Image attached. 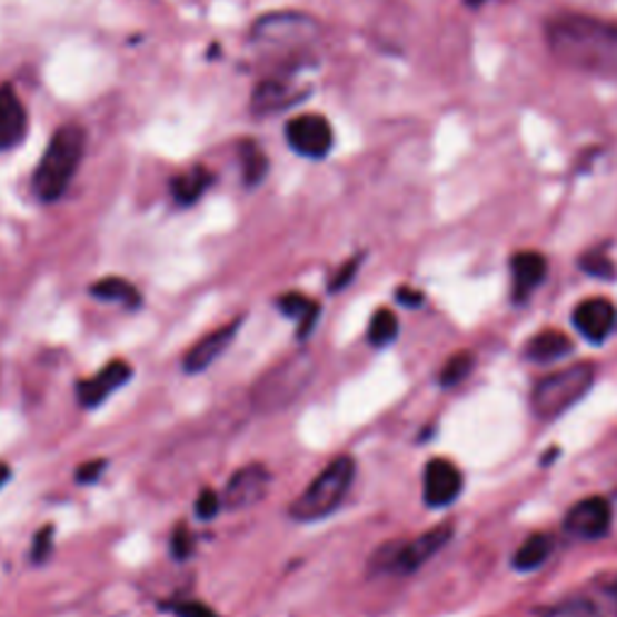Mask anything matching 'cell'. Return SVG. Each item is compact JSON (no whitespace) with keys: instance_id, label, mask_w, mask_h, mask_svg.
Masks as SVG:
<instances>
[{"instance_id":"obj_1","label":"cell","mask_w":617,"mask_h":617,"mask_svg":"<svg viewBox=\"0 0 617 617\" xmlns=\"http://www.w3.org/2000/svg\"><path fill=\"white\" fill-rule=\"evenodd\" d=\"M545 37L557 61L617 82V24L586 16H565L548 22Z\"/></svg>"},{"instance_id":"obj_2","label":"cell","mask_w":617,"mask_h":617,"mask_svg":"<svg viewBox=\"0 0 617 617\" xmlns=\"http://www.w3.org/2000/svg\"><path fill=\"white\" fill-rule=\"evenodd\" d=\"M84 142H88V136L76 123H68L53 133L32 179V189L39 200L53 203L66 193L82 162Z\"/></svg>"},{"instance_id":"obj_3","label":"cell","mask_w":617,"mask_h":617,"mask_svg":"<svg viewBox=\"0 0 617 617\" xmlns=\"http://www.w3.org/2000/svg\"><path fill=\"white\" fill-rule=\"evenodd\" d=\"M355 480V461L350 456H338L336 461L328 464L314 482L301 492L290 507V516L301 524L321 521L331 516L342 499L348 497Z\"/></svg>"},{"instance_id":"obj_4","label":"cell","mask_w":617,"mask_h":617,"mask_svg":"<svg viewBox=\"0 0 617 617\" xmlns=\"http://www.w3.org/2000/svg\"><path fill=\"white\" fill-rule=\"evenodd\" d=\"M314 377V360L309 352H299L287 357L285 362L276 365L258 379L251 391V404L256 412L272 415L278 410L290 408L295 400L307 391Z\"/></svg>"},{"instance_id":"obj_5","label":"cell","mask_w":617,"mask_h":617,"mask_svg":"<svg viewBox=\"0 0 617 617\" xmlns=\"http://www.w3.org/2000/svg\"><path fill=\"white\" fill-rule=\"evenodd\" d=\"M594 379V365H571L538 381L534 394H530V408H534L536 418L555 420L559 415H565L591 391Z\"/></svg>"},{"instance_id":"obj_6","label":"cell","mask_w":617,"mask_h":617,"mask_svg":"<svg viewBox=\"0 0 617 617\" xmlns=\"http://www.w3.org/2000/svg\"><path fill=\"white\" fill-rule=\"evenodd\" d=\"M449 540H451V526H437L425 530L422 536L412 540L386 543L375 553V557H371V567L379 571L412 574L422 565H427Z\"/></svg>"},{"instance_id":"obj_7","label":"cell","mask_w":617,"mask_h":617,"mask_svg":"<svg viewBox=\"0 0 617 617\" xmlns=\"http://www.w3.org/2000/svg\"><path fill=\"white\" fill-rule=\"evenodd\" d=\"M317 32L319 27L309 16H301V12H272V16L258 18L251 39L256 47L266 51H287L309 44Z\"/></svg>"},{"instance_id":"obj_8","label":"cell","mask_w":617,"mask_h":617,"mask_svg":"<svg viewBox=\"0 0 617 617\" xmlns=\"http://www.w3.org/2000/svg\"><path fill=\"white\" fill-rule=\"evenodd\" d=\"M287 142L295 152L321 160L334 148V128L321 113H301L287 123Z\"/></svg>"},{"instance_id":"obj_9","label":"cell","mask_w":617,"mask_h":617,"mask_svg":"<svg viewBox=\"0 0 617 617\" xmlns=\"http://www.w3.org/2000/svg\"><path fill=\"white\" fill-rule=\"evenodd\" d=\"M270 472L261 464H249L239 468L232 478H229L225 492H222V509L227 511H243L256 507L268 492Z\"/></svg>"},{"instance_id":"obj_10","label":"cell","mask_w":617,"mask_h":617,"mask_svg":"<svg viewBox=\"0 0 617 617\" xmlns=\"http://www.w3.org/2000/svg\"><path fill=\"white\" fill-rule=\"evenodd\" d=\"M613 524V507L603 497H586L574 505L565 516V530L577 538L596 540L603 538L610 530Z\"/></svg>"},{"instance_id":"obj_11","label":"cell","mask_w":617,"mask_h":617,"mask_svg":"<svg viewBox=\"0 0 617 617\" xmlns=\"http://www.w3.org/2000/svg\"><path fill=\"white\" fill-rule=\"evenodd\" d=\"M425 501L429 507H449L464 490V472L447 458H435L425 466Z\"/></svg>"},{"instance_id":"obj_12","label":"cell","mask_w":617,"mask_h":617,"mask_svg":"<svg viewBox=\"0 0 617 617\" xmlns=\"http://www.w3.org/2000/svg\"><path fill=\"white\" fill-rule=\"evenodd\" d=\"M309 88H301L299 76H272L256 84L251 109L258 117L292 107L297 99H305Z\"/></svg>"},{"instance_id":"obj_13","label":"cell","mask_w":617,"mask_h":617,"mask_svg":"<svg viewBox=\"0 0 617 617\" xmlns=\"http://www.w3.org/2000/svg\"><path fill=\"white\" fill-rule=\"evenodd\" d=\"M571 321L581 338H586L588 342H603L613 334L617 324V311L608 299L591 297L574 309Z\"/></svg>"},{"instance_id":"obj_14","label":"cell","mask_w":617,"mask_h":617,"mask_svg":"<svg viewBox=\"0 0 617 617\" xmlns=\"http://www.w3.org/2000/svg\"><path fill=\"white\" fill-rule=\"evenodd\" d=\"M133 377V369L123 360H113L107 367L97 371L92 379H84L78 384V398L84 408H97L102 406L105 400L119 391L121 386H126Z\"/></svg>"},{"instance_id":"obj_15","label":"cell","mask_w":617,"mask_h":617,"mask_svg":"<svg viewBox=\"0 0 617 617\" xmlns=\"http://www.w3.org/2000/svg\"><path fill=\"white\" fill-rule=\"evenodd\" d=\"M239 326H241V317L235 319L232 324L218 328V331L208 334L206 338H200L196 346L189 352H186V357H183L186 375H200V371H206L208 367H212L215 360H218V357L229 346H232V340L237 338Z\"/></svg>"},{"instance_id":"obj_16","label":"cell","mask_w":617,"mask_h":617,"mask_svg":"<svg viewBox=\"0 0 617 617\" xmlns=\"http://www.w3.org/2000/svg\"><path fill=\"white\" fill-rule=\"evenodd\" d=\"M27 133V111L12 88H0V152L16 148Z\"/></svg>"},{"instance_id":"obj_17","label":"cell","mask_w":617,"mask_h":617,"mask_svg":"<svg viewBox=\"0 0 617 617\" xmlns=\"http://www.w3.org/2000/svg\"><path fill=\"white\" fill-rule=\"evenodd\" d=\"M548 276V261L536 251H521L511 258V278H514V297L524 299Z\"/></svg>"},{"instance_id":"obj_18","label":"cell","mask_w":617,"mask_h":617,"mask_svg":"<svg viewBox=\"0 0 617 617\" xmlns=\"http://www.w3.org/2000/svg\"><path fill=\"white\" fill-rule=\"evenodd\" d=\"M571 340L559 331H540L526 342L524 355L530 362H553L571 352Z\"/></svg>"},{"instance_id":"obj_19","label":"cell","mask_w":617,"mask_h":617,"mask_svg":"<svg viewBox=\"0 0 617 617\" xmlns=\"http://www.w3.org/2000/svg\"><path fill=\"white\" fill-rule=\"evenodd\" d=\"M553 550H555V538L550 534H534L519 545V550L514 553L511 565L519 571H534L540 565L548 563Z\"/></svg>"},{"instance_id":"obj_20","label":"cell","mask_w":617,"mask_h":617,"mask_svg":"<svg viewBox=\"0 0 617 617\" xmlns=\"http://www.w3.org/2000/svg\"><path fill=\"white\" fill-rule=\"evenodd\" d=\"M278 307L282 309V314H287V317L299 319V331H297L299 338H307L314 331V326H317V319L321 314L319 305H314L309 297L299 295V292L282 295L278 299Z\"/></svg>"},{"instance_id":"obj_21","label":"cell","mask_w":617,"mask_h":617,"mask_svg":"<svg viewBox=\"0 0 617 617\" xmlns=\"http://www.w3.org/2000/svg\"><path fill=\"white\" fill-rule=\"evenodd\" d=\"M210 183H212V175L208 169H193L171 181V193H175L177 203L191 206L208 191Z\"/></svg>"},{"instance_id":"obj_22","label":"cell","mask_w":617,"mask_h":617,"mask_svg":"<svg viewBox=\"0 0 617 617\" xmlns=\"http://www.w3.org/2000/svg\"><path fill=\"white\" fill-rule=\"evenodd\" d=\"M92 297L105 299V301H121L126 307H138L140 305V295L136 287L123 280V278H102L99 282H94L90 287Z\"/></svg>"},{"instance_id":"obj_23","label":"cell","mask_w":617,"mask_h":617,"mask_svg":"<svg viewBox=\"0 0 617 617\" xmlns=\"http://www.w3.org/2000/svg\"><path fill=\"white\" fill-rule=\"evenodd\" d=\"M396 336H398L396 314L389 309H379L369 321V331H367L369 342L377 348H386V346H391Z\"/></svg>"},{"instance_id":"obj_24","label":"cell","mask_w":617,"mask_h":617,"mask_svg":"<svg viewBox=\"0 0 617 617\" xmlns=\"http://www.w3.org/2000/svg\"><path fill=\"white\" fill-rule=\"evenodd\" d=\"M540 617H603L600 610L586 598H567L545 610Z\"/></svg>"},{"instance_id":"obj_25","label":"cell","mask_w":617,"mask_h":617,"mask_svg":"<svg viewBox=\"0 0 617 617\" xmlns=\"http://www.w3.org/2000/svg\"><path fill=\"white\" fill-rule=\"evenodd\" d=\"M470 369H472V355L470 352H458L439 371V384L447 386V389H449V386L461 384L470 375Z\"/></svg>"},{"instance_id":"obj_26","label":"cell","mask_w":617,"mask_h":617,"mask_svg":"<svg viewBox=\"0 0 617 617\" xmlns=\"http://www.w3.org/2000/svg\"><path fill=\"white\" fill-rule=\"evenodd\" d=\"M263 177H266V155L253 146H247V155H243V179H247L249 186H256L258 181H263Z\"/></svg>"},{"instance_id":"obj_27","label":"cell","mask_w":617,"mask_h":617,"mask_svg":"<svg viewBox=\"0 0 617 617\" xmlns=\"http://www.w3.org/2000/svg\"><path fill=\"white\" fill-rule=\"evenodd\" d=\"M53 536H56V528L49 524V526H41L37 530V536L32 540V563L34 565H44L47 559L51 557L53 553Z\"/></svg>"},{"instance_id":"obj_28","label":"cell","mask_w":617,"mask_h":617,"mask_svg":"<svg viewBox=\"0 0 617 617\" xmlns=\"http://www.w3.org/2000/svg\"><path fill=\"white\" fill-rule=\"evenodd\" d=\"M196 548V538L191 534L189 526H177L175 534H171V555L177 559H189Z\"/></svg>"},{"instance_id":"obj_29","label":"cell","mask_w":617,"mask_h":617,"mask_svg":"<svg viewBox=\"0 0 617 617\" xmlns=\"http://www.w3.org/2000/svg\"><path fill=\"white\" fill-rule=\"evenodd\" d=\"M220 509H222V497H220L218 492L203 490V492H200V497L196 499V514H198L203 521L215 519V516L220 514Z\"/></svg>"},{"instance_id":"obj_30","label":"cell","mask_w":617,"mask_h":617,"mask_svg":"<svg viewBox=\"0 0 617 617\" xmlns=\"http://www.w3.org/2000/svg\"><path fill=\"white\" fill-rule=\"evenodd\" d=\"M167 610H171L177 617H218L206 603L198 600H179L175 606H167Z\"/></svg>"},{"instance_id":"obj_31","label":"cell","mask_w":617,"mask_h":617,"mask_svg":"<svg viewBox=\"0 0 617 617\" xmlns=\"http://www.w3.org/2000/svg\"><path fill=\"white\" fill-rule=\"evenodd\" d=\"M584 270L586 272H591V276H598V278H613V263L608 261L606 256H600V253H594V256H586L584 261H581Z\"/></svg>"},{"instance_id":"obj_32","label":"cell","mask_w":617,"mask_h":617,"mask_svg":"<svg viewBox=\"0 0 617 617\" xmlns=\"http://www.w3.org/2000/svg\"><path fill=\"white\" fill-rule=\"evenodd\" d=\"M357 268H360V258H352V261H348L346 266H342V268L336 272V278L331 280V285H328V290L338 292V290H342V287H348V285L352 282V278H355Z\"/></svg>"},{"instance_id":"obj_33","label":"cell","mask_w":617,"mask_h":617,"mask_svg":"<svg viewBox=\"0 0 617 617\" xmlns=\"http://www.w3.org/2000/svg\"><path fill=\"white\" fill-rule=\"evenodd\" d=\"M105 468H107V461L105 458H97V461H88V464H82L80 468H78V472H76V480L78 482H94L99 476H102L105 472Z\"/></svg>"},{"instance_id":"obj_34","label":"cell","mask_w":617,"mask_h":617,"mask_svg":"<svg viewBox=\"0 0 617 617\" xmlns=\"http://www.w3.org/2000/svg\"><path fill=\"white\" fill-rule=\"evenodd\" d=\"M398 299L400 305H408V307H418L422 301L420 292H412V290H398Z\"/></svg>"},{"instance_id":"obj_35","label":"cell","mask_w":617,"mask_h":617,"mask_svg":"<svg viewBox=\"0 0 617 617\" xmlns=\"http://www.w3.org/2000/svg\"><path fill=\"white\" fill-rule=\"evenodd\" d=\"M10 480V468L0 461V490H3V485Z\"/></svg>"},{"instance_id":"obj_36","label":"cell","mask_w":617,"mask_h":617,"mask_svg":"<svg viewBox=\"0 0 617 617\" xmlns=\"http://www.w3.org/2000/svg\"><path fill=\"white\" fill-rule=\"evenodd\" d=\"M613 596H615V606H617V579H615V586H613Z\"/></svg>"}]
</instances>
